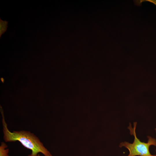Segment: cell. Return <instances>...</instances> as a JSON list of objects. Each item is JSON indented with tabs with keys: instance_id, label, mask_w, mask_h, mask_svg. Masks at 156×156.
Wrapping results in <instances>:
<instances>
[{
	"instance_id": "52a82bcc",
	"label": "cell",
	"mask_w": 156,
	"mask_h": 156,
	"mask_svg": "<svg viewBox=\"0 0 156 156\" xmlns=\"http://www.w3.org/2000/svg\"><path fill=\"white\" fill-rule=\"evenodd\" d=\"M155 131H156V129H155ZM155 151H156V150H155Z\"/></svg>"
},
{
	"instance_id": "277c9868",
	"label": "cell",
	"mask_w": 156,
	"mask_h": 156,
	"mask_svg": "<svg viewBox=\"0 0 156 156\" xmlns=\"http://www.w3.org/2000/svg\"><path fill=\"white\" fill-rule=\"evenodd\" d=\"M8 22L0 20V36L7 30Z\"/></svg>"
},
{
	"instance_id": "8992f818",
	"label": "cell",
	"mask_w": 156,
	"mask_h": 156,
	"mask_svg": "<svg viewBox=\"0 0 156 156\" xmlns=\"http://www.w3.org/2000/svg\"><path fill=\"white\" fill-rule=\"evenodd\" d=\"M28 156H31L30 155H29ZM36 156H40V155H39L38 154V155H37Z\"/></svg>"
},
{
	"instance_id": "5b68a950",
	"label": "cell",
	"mask_w": 156,
	"mask_h": 156,
	"mask_svg": "<svg viewBox=\"0 0 156 156\" xmlns=\"http://www.w3.org/2000/svg\"><path fill=\"white\" fill-rule=\"evenodd\" d=\"M148 1L156 5V0H140V3L143 1Z\"/></svg>"
},
{
	"instance_id": "7a4b0ae2",
	"label": "cell",
	"mask_w": 156,
	"mask_h": 156,
	"mask_svg": "<svg viewBox=\"0 0 156 156\" xmlns=\"http://www.w3.org/2000/svg\"><path fill=\"white\" fill-rule=\"evenodd\" d=\"M137 122L133 123V127L131 126V124L128 128L131 135L134 137L133 142L130 143L127 142H121L120 144V147L124 146L127 148L129 151L128 156H156V155H151L149 151V148L150 146H156V139L150 136H148V140L147 143L141 142L137 137L135 129Z\"/></svg>"
},
{
	"instance_id": "3957f363",
	"label": "cell",
	"mask_w": 156,
	"mask_h": 156,
	"mask_svg": "<svg viewBox=\"0 0 156 156\" xmlns=\"http://www.w3.org/2000/svg\"><path fill=\"white\" fill-rule=\"evenodd\" d=\"M7 147L8 146L4 142H1L0 146V156H9V149H6Z\"/></svg>"
},
{
	"instance_id": "6da1fadb",
	"label": "cell",
	"mask_w": 156,
	"mask_h": 156,
	"mask_svg": "<svg viewBox=\"0 0 156 156\" xmlns=\"http://www.w3.org/2000/svg\"><path fill=\"white\" fill-rule=\"evenodd\" d=\"M3 139L6 142L18 141L25 148L31 151V156H36L39 153L44 156H52L50 152L44 146L39 139L30 131H21L11 132L8 129L5 120L3 110L1 109Z\"/></svg>"
}]
</instances>
